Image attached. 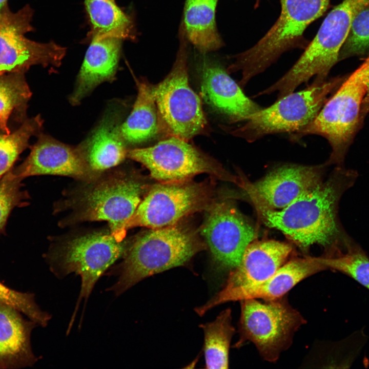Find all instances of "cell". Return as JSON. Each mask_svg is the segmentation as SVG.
Instances as JSON below:
<instances>
[{"instance_id": "52a82bcc", "label": "cell", "mask_w": 369, "mask_h": 369, "mask_svg": "<svg viewBox=\"0 0 369 369\" xmlns=\"http://www.w3.org/2000/svg\"><path fill=\"white\" fill-rule=\"evenodd\" d=\"M344 79L341 76L330 79L315 78L305 89L277 99L271 106L250 115L243 125L227 131L249 142L269 134L297 132L313 120L328 95Z\"/></svg>"}, {"instance_id": "277c9868", "label": "cell", "mask_w": 369, "mask_h": 369, "mask_svg": "<svg viewBox=\"0 0 369 369\" xmlns=\"http://www.w3.org/2000/svg\"><path fill=\"white\" fill-rule=\"evenodd\" d=\"M278 18L267 33L250 49L233 56L227 68L230 74L240 71L239 85L244 87L263 72L285 52L305 48L303 34L312 22L327 10L330 0H280Z\"/></svg>"}, {"instance_id": "7a4b0ae2", "label": "cell", "mask_w": 369, "mask_h": 369, "mask_svg": "<svg viewBox=\"0 0 369 369\" xmlns=\"http://www.w3.org/2000/svg\"><path fill=\"white\" fill-rule=\"evenodd\" d=\"M206 247L196 230L180 222L150 229L128 244L123 261L109 272L117 279L107 290L119 296L148 277L184 264Z\"/></svg>"}, {"instance_id": "44dd1931", "label": "cell", "mask_w": 369, "mask_h": 369, "mask_svg": "<svg viewBox=\"0 0 369 369\" xmlns=\"http://www.w3.org/2000/svg\"><path fill=\"white\" fill-rule=\"evenodd\" d=\"M35 325L24 319L13 307L0 302V367L32 365L37 360L30 344Z\"/></svg>"}, {"instance_id": "4dcf8cb0", "label": "cell", "mask_w": 369, "mask_h": 369, "mask_svg": "<svg viewBox=\"0 0 369 369\" xmlns=\"http://www.w3.org/2000/svg\"><path fill=\"white\" fill-rule=\"evenodd\" d=\"M0 302L9 305L27 316L36 324L47 325L51 316L42 311L32 294L13 290L0 282Z\"/></svg>"}, {"instance_id": "4fadbf2b", "label": "cell", "mask_w": 369, "mask_h": 369, "mask_svg": "<svg viewBox=\"0 0 369 369\" xmlns=\"http://www.w3.org/2000/svg\"><path fill=\"white\" fill-rule=\"evenodd\" d=\"M32 15L28 5L16 13L8 9L0 14V74L24 72L36 65L60 66L65 48L54 42L41 43L25 37L33 30Z\"/></svg>"}, {"instance_id": "ac0fdd59", "label": "cell", "mask_w": 369, "mask_h": 369, "mask_svg": "<svg viewBox=\"0 0 369 369\" xmlns=\"http://www.w3.org/2000/svg\"><path fill=\"white\" fill-rule=\"evenodd\" d=\"M201 91L206 102L231 123L245 121L262 108L245 95L221 66L204 59L200 66Z\"/></svg>"}, {"instance_id": "1f68e13d", "label": "cell", "mask_w": 369, "mask_h": 369, "mask_svg": "<svg viewBox=\"0 0 369 369\" xmlns=\"http://www.w3.org/2000/svg\"><path fill=\"white\" fill-rule=\"evenodd\" d=\"M22 180L9 171L0 178V232L4 230L12 210L24 203L28 198L21 189Z\"/></svg>"}, {"instance_id": "cb8c5ba5", "label": "cell", "mask_w": 369, "mask_h": 369, "mask_svg": "<svg viewBox=\"0 0 369 369\" xmlns=\"http://www.w3.org/2000/svg\"><path fill=\"white\" fill-rule=\"evenodd\" d=\"M218 0H186L181 22L186 37L202 54L223 46L215 19Z\"/></svg>"}, {"instance_id": "836d02e7", "label": "cell", "mask_w": 369, "mask_h": 369, "mask_svg": "<svg viewBox=\"0 0 369 369\" xmlns=\"http://www.w3.org/2000/svg\"><path fill=\"white\" fill-rule=\"evenodd\" d=\"M8 0H0V14L8 9Z\"/></svg>"}, {"instance_id": "603a6c76", "label": "cell", "mask_w": 369, "mask_h": 369, "mask_svg": "<svg viewBox=\"0 0 369 369\" xmlns=\"http://www.w3.org/2000/svg\"><path fill=\"white\" fill-rule=\"evenodd\" d=\"M137 95L133 109L121 124L120 132L127 146L137 145L161 132L154 85L146 78L136 79Z\"/></svg>"}, {"instance_id": "e0dca14e", "label": "cell", "mask_w": 369, "mask_h": 369, "mask_svg": "<svg viewBox=\"0 0 369 369\" xmlns=\"http://www.w3.org/2000/svg\"><path fill=\"white\" fill-rule=\"evenodd\" d=\"M9 172L22 180L31 176L54 175L71 177L83 182L90 181L101 174L90 168L79 145H67L41 133L27 158Z\"/></svg>"}, {"instance_id": "4316f807", "label": "cell", "mask_w": 369, "mask_h": 369, "mask_svg": "<svg viewBox=\"0 0 369 369\" xmlns=\"http://www.w3.org/2000/svg\"><path fill=\"white\" fill-rule=\"evenodd\" d=\"M319 259L327 269L346 275L369 290V257L353 239L344 248Z\"/></svg>"}, {"instance_id": "8992f818", "label": "cell", "mask_w": 369, "mask_h": 369, "mask_svg": "<svg viewBox=\"0 0 369 369\" xmlns=\"http://www.w3.org/2000/svg\"><path fill=\"white\" fill-rule=\"evenodd\" d=\"M179 46L168 74L154 85L161 132L186 140L206 133L208 124L199 96L190 85L188 39L182 24Z\"/></svg>"}, {"instance_id": "f546056e", "label": "cell", "mask_w": 369, "mask_h": 369, "mask_svg": "<svg viewBox=\"0 0 369 369\" xmlns=\"http://www.w3.org/2000/svg\"><path fill=\"white\" fill-rule=\"evenodd\" d=\"M369 53V4L356 15L339 52L338 61Z\"/></svg>"}, {"instance_id": "2e32d148", "label": "cell", "mask_w": 369, "mask_h": 369, "mask_svg": "<svg viewBox=\"0 0 369 369\" xmlns=\"http://www.w3.org/2000/svg\"><path fill=\"white\" fill-rule=\"evenodd\" d=\"M326 165H284L253 183L242 180L241 186L255 207L280 210L322 181Z\"/></svg>"}, {"instance_id": "7402d4cb", "label": "cell", "mask_w": 369, "mask_h": 369, "mask_svg": "<svg viewBox=\"0 0 369 369\" xmlns=\"http://www.w3.org/2000/svg\"><path fill=\"white\" fill-rule=\"evenodd\" d=\"M326 269L319 257L291 260L263 282L237 294L233 301L250 298L272 300L281 298L302 280Z\"/></svg>"}, {"instance_id": "d6986e66", "label": "cell", "mask_w": 369, "mask_h": 369, "mask_svg": "<svg viewBox=\"0 0 369 369\" xmlns=\"http://www.w3.org/2000/svg\"><path fill=\"white\" fill-rule=\"evenodd\" d=\"M119 102L111 105L89 137L79 145L90 168L101 174L117 166L129 149L120 132L121 110Z\"/></svg>"}, {"instance_id": "f1b7e54d", "label": "cell", "mask_w": 369, "mask_h": 369, "mask_svg": "<svg viewBox=\"0 0 369 369\" xmlns=\"http://www.w3.org/2000/svg\"><path fill=\"white\" fill-rule=\"evenodd\" d=\"M23 74L13 72L0 75V128L5 133H10L8 121L13 111L25 107L31 96Z\"/></svg>"}, {"instance_id": "3957f363", "label": "cell", "mask_w": 369, "mask_h": 369, "mask_svg": "<svg viewBox=\"0 0 369 369\" xmlns=\"http://www.w3.org/2000/svg\"><path fill=\"white\" fill-rule=\"evenodd\" d=\"M84 184L65 201L71 212L65 225L105 221L117 241H124L126 225L146 195L147 184L135 173L115 171Z\"/></svg>"}, {"instance_id": "9c48e42d", "label": "cell", "mask_w": 369, "mask_h": 369, "mask_svg": "<svg viewBox=\"0 0 369 369\" xmlns=\"http://www.w3.org/2000/svg\"><path fill=\"white\" fill-rule=\"evenodd\" d=\"M240 302V337L235 347L250 341L264 360L277 361L291 345L295 332L305 323V319L284 297L264 302L246 299Z\"/></svg>"}, {"instance_id": "484cf974", "label": "cell", "mask_w": 369, "mask_h": 369, "mask_svg": "<svg viewBox=\"0 0 369 369\" xmlns=\"http://www.w3.org/2000/svg\"><path fill=\"white\" fill-rule=\"evenodd\" d=\"M204 333V353L207 368H227L229 353L235 329L231 310L227 309L213 321L200 325Z\"/></svg>"}, {"instance_id": "5b68a950", "label": "cell", "mask_w": 369, "mask_h": 369, "mask_svg": "<svg viewBox=\"0 0 369 369\" xmlns=\"http://www.w3.org/2000/svg\"><path fill=\"white\" fill-rule=\"evenodd\" d=\"M368 75L369 55L343 80L313 120L292 133L290 139L295 141L311 134L323 136L332 148L325 164L343 166L348 149L362 123L361 110L367 91Z\"/></svg>"}, {"instance_id": "e575fe53", "label": "cell", "mask_w": 369, "mask_h": 369, "mask_svg": "<svg viewBox=\"0 0 369 369\" xmlns=\"http://www.w3.org/2000/svg\"><path fill=\"white\" fill-rule=\"evenodd\" d=\"M3 75V74H0V75Z\"/></svg>"}, {"instance_id": "6da1fadb", "label": "cell", "mask_w": 369, "mask_h": 369, "mask_svg": "<svg viewBox=\"0 0 369 369\" xmlns=\"http://www.w3.org/2000/svg\"><path fill=\"white\" fill-rule=\"evenodd\" d=\"M357 172L337 167L329 178L280 210L255 207L265 224L281 231L300 248L317 244L332 252L345 246L351 238L338 218L339 202L351 188Z\"/></svg>"}, {"instance_id": "d6a6232c", "label": "cell", "mask_w": 369, "mask_h": 369, "mask_svg": "<svg viewBox=\"0 0 369 369\" xmlns=\"http://www.w3.org/2000/svg\"><path fill=\"white\" fill-rule=\"evenodd\" d=\"M369 113V75L367 83V91L365 96L363 99L361 110V118L362 121L363 120L365 116Z\"/></svg>"}, {"instance_id": "5bb4252c", "label": "cell", "mask_w": 369, "mask_h": 369, "mask_svg": "<svg viewBox=\"0 0 369 369\" xmlns=\"http://www.w3.org/2000/svg\"><path fill=\"white\" fill-rule=\"evenodd\" d=\"M201 234L219 268L234 269L255 239L254 227L230 201H213L207 209Z\"/></svg>"}, {"instance_id": "ffe728a7", "label": "cell", "mask_w": 369, "mask_h": 369, "mask_svg": "<svg viewBox=\"0 0 369 369\" xmlns=\"http://www.w3.org/2000/svg\"><path fill=\"white\" fill-rule=\"evenodd\" d=\"M122 42L114 37L91 39L74 89L69 97L71 105H79L100 84L115 80Z\"/></svg>"}, {"instance_id": "7c38bea8", "label": "cell", "mask_w": 369, "mask_h": 369, "mask_svg": "<svg viewBox=\"0 0 369 369\" xmlns=\"http://www.w3.org/2000/svg\"><path fill=\"white\" fill-rule=\"evenodd\" d=\"M368 4L369 0H343L328 13L314 38L289 70L295 82L306 83L313 76L327 78L338 61L340 49L355 16Z\"/></svg>"}, {"instance_id": "8fae6325", "label": "cell", "mask_w": 369, "mask_h": 369, "mask_svg": "<svg viewBox=\"0 0 369 369\" xmlns=\"http://www.w3.org/2000/svg\"><path fill=\"white\" fill-rule=\"evenodd\" d=\"M209 184L190 180L159 182L148 190L126 229L159 228L175 224L184 217L207 210L212 201Z\"/></svg>"}, {"instance_id": "83f0119b", "label": "cell", "mask_w": 369, "mask_h": 369, "mask_svg": "<svg viewBox=\"0 0 369 369\" xmlns=\"http://www.w3.org/2000/svg\"><path fill=\"white\" fill-rule=\"evenodd\" d=\"M43 122L37 115L26 120L12 133H0V178L12 169L19 154L29 146L30 138L40 133Z\"/></svg>"}, {"instance_id": "9a60e30c", "label": "cell", "mask_w": 369, "mask_h": 369, "mask_svg": "<svg viewBox=\"0 0 369 369\" xmlns=\"http://www.w3.org/2000/svg\"><path fill=\"white\" fill-rule=\"evenodd\" d=\"M291 246L274 240L252 241L246 248L238 265L231 271L222 289L195 311L199 316L219 304L233 301L240 292L270 278L287 260Z\"/></svg>"}, {"instance_id": "ba28073f", "label": "cell", "mask_w": 369, "mask_h": 369, "mask_svg": "<svg viewBox=\"0 0 369 369\" xmlns=\"http://www.w3.org/2000/svg\"><path fill=\"white\" fill-rule=\"evenodd\" d=\"M128 243L119 242L110 231L87 234L63 242L49 252L50 268L58 278L74 273L80 276L79 297L69 326L71 327L81 299L86 303L99 278L119 258L124 257Z\"/></svg>"}, {"instance_id": "d4e9b609", "label": "cell", "mask_w": 369, "mask_h": 369, "mask_svg": "<svg viewBox=\"0 0 369 369\" xmlns=\"http://www.w3.org/2000/svg\"><path fill=\"white\" fill-rule=\"evenodd\" d=\"M84 3L90 26V39L114 37L122 40H135L132 18L115 0H85Z\"/></svg>"}, {"instance_id": "30bf717a", "label": "cell", "mask_w": 369, "mask_h": 369, "mask_svg": "<svg viewBox=\"0 0 369 369\" xmlns=\"http://www.w3.org/2000/svg\"><path fill=\"white\" fill-rule=\"evenodd\" d=\"M127 157L142 164L153 178L161 182L188 180L202 173L238 184L241 182L188 140L175 136L149 147L129 149Z\"/></svg>"}]
</instances>
